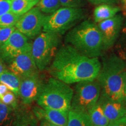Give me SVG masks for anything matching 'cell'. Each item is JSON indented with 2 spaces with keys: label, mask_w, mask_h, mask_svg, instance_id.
<instances>
[{
  "label": "cell",
  "mask_w": 126,
  "mask_h": 126,
  "mask_svg": "<svg viewBox=\"0 0 126 126\" xmlns=\"http://www.w3.org/2000/svg\"><path fill=\"white\" fill-rule=\"evenodd\" d=\"M101 68L98 57L91 58L65 44L58 49L50 67L54 78L67 84L97 78Z\"/></svg>",
  "instance_id": "1"
},
{
  "label": "cell",
  "mask_w": 126,
  "mask_h": 126,
  "mask_svg": "<svg viewBox=\"0 0 126 126\" xmlns=\"http://www.w3.org/2000/svg\"><path fill=\"white\" fill-rule=\"evenodd\" d=\"M96 79L100 94L126 105V61L114 53L103 57Z\"/></svg>",
  "instance_id": "2"
},
{
  "label": "cell",
  "mask_w": 126,
  "mask_h": 126,
  "mask_svg": "<svg viewBox=\"0 0 126 126\" xmlns=\"http://www.w3.org/2000/svg\"><path fill=\"white\" fill-rule=\"evenodd\" d=\"M65 42L91 58L98 57L104 51L102 35L97 25L88 20H83L68 32Z\"/></svg>",
  "instance_id": "3"
},
{
  "label": "cell",
  "mask_w": 126,
  "mask_h": 126,
  "mask_svg": "<svg viewBox=\"0 0 126 126\" xmlns=\"http://www.w3.org/2000/svg\"><path fill=\"white\" fill-rule=\"evenodd\" d=\"M73 94V89L69 84L52 77L43 83L36 101L42 108L68 111Z\"/></svg>",
  "instance_id": "4"
},
{
  "label": "cell",
  "mask_w": 126,
  "mask_h": 126,
  "mask_svg": "<svg viewBox=\"0 0 126 126\" xmlns=\"http://www.w3.org/2000/svg\"><path fill=\"white\" fill-rule=\"evenodd\" d=\"M60 42V34L51 32H43L36 37L32 43L31 53L39 71L44 70L51 64Z\"/></svg>",
  "instance_id": "5"
},
{
  "label": "cell",
  "mask_w": 126,
  "mask_h": 126,
  "mask_svg": "<svg viewBox=\"0 0 126 126\" xmlns=\"http://www.w3.org/2000/svg\"><path fill=\"white\" fill-rule=\"evenodd\" d=\"M85 16L82 8L61 7L54 13L46 16L43 32L62 34L75 26Z\"/></svg>",
  "instance_id": "6"
},
{
  "label": "cell",
  "mask_w": 126,
  "mask_h": 126,
  "mask_svg": "<svg viewBox=\"0 0 126 126\" xmlns=\"http://www.w3.org/2000/svg\"><path fill=\"white\" fill-rule=\"evenodd\" d=\"M101 88L97 79L77 83L70 109L88 110L97 103Z\"/></svg>",
  "instance_id": "7"
},
{
  "label": "cell",
  "mask_w": 126,
  "mask_h": 126,
  "mask_svg": "<svg viewBox=\"0 0 126 126\" xmlns=\"http://www.w3.org/2000/svg\"><path fill=\"white\" fill-rule=\"evenodd\" d=\"M46 16L38 7H33L20 16L15 26L28 38L33 39L43 30Z\"/></svg>",
  "instance_id": "8"
},
{
  "label": "cell",
  "mask_w": 126,
  "mask_h": 126,
  "mask_svg": "<svg viewBox=\"0 0 126 126\" xmlns=\"http://www.w3.org/2000/svg\"><path fill=\"white\" fill-rule=\"evenodd\" d=\"M31 50L29 38L16 29L7 42L0 46V58L7 64L18 55Z\"/></svg>",
  "instance_id": "9"
},
{
  "label": "cell",
  "mask_w": 126,
  "mask_h": 126,
  "mask_svg": "<svg viewBox=\"0 0 126 126\" xmlns=\"http://www.w3.org/2000/svg\"><path fill=\"white\" fill-rule=\"evenodd\" d=\"M123 22V16L117 14L112 18L96 23L102 35L104 51L109 49L116 43Z\"/></svg>",
  "instance_id": "10"
},
{
  "label": "cell",
  "mask_w": 126,
  "mask_h": 126,
  "mask_svg": "<svg viewBox=\"0 0 126 126\" xmlns=\"http://www.w3.org/2000/svg\"><path fill=\"white\" fill-rule=\"evenodd\" d=\"M7 64L9 70L21 79L39 74V70L36 65L31 51L18 55Z\"/></svg>",
  "instance_id": "11"
},
{
  "label": "cell",
  "mask_w": 126,
  "mask_h": 126,
  "mask_svg": "<svg viewBox=\"0 0 126 126\" xmlns=\"http://www.w3.org/2000/svg\"><path fill=\"white\" fill-rule=\"evenodd\" d=\"M43 83L39 74L21 79L19 96L25 105H30L37 100Z\"/></svg>",
  "instance_id": "12"
},
{
  "label": "cell",
  "mask_w": 126,
  "mask_h": 126,
  "mask_svg": "<svg viewBox=\"0 0 126 126\" xmlns=\"http://www.w3.org/2000/svg\"><path fill=\"white\" fill-rule=\"evenodd\" d=\"M97 103L110 122L126 118V105L100 94Z\"/></svg>",
  "instance_id": "13"
},
{
  "label": "cell",
  "mask_w": 126,
  "mask_h": 126,
  "mask_svg": "<svg viewBox=\"0 0 126 126\" xmlns=\"http://www.w3.org/2000/svg\"><path fill=\"white\" fill-rule=\"evenodd\" d=\"M34 113L38 119H45L59 126H67L68 111L35 107Z\"/></svg>",
  "instance_id": "14"
},
{
  "label": "cell",
  "mask_w": 126,
  "mask_h": 126,
  "mask_svg": "<svg viewBox=\"0 0 126 126\" xmlns=\"http://www.w3.org/2000/svg\"><path fill=\"white\" fill-rule=\"evenodd\" d=\"M120 10V8L111 4L98 5L94 8L93 14L94 22L97 23L112 18Z\"/></svg>",
  "instance_id": "15"
},
{
  "label": "cell",
  "mask_w": 126,
  "mask_h": 126,
  "mask_svg": "<svg viewBox=\"0 0 126 126\" xmlns=\"http://www.w3.org/2000/svg\"><path fill=\"white\" fill-rule=\"evenodd\" d=\"M67 126H94L88 112L82 110L70 109L68 114Z\"/></svg>",
  "instance_id": "16"
},
{
  "label": "cell",
  "mask_w": 126,
  "mask_h": 126,
  "mask_svg": "<svg viewBox=\"0 0 126 126\" xmlns=\"http://www.w3.org/2000/svg\"><path fill=\"white\" fill-rule=\"evenodd\" d=\"M20 82L21 79L8 68L0 74V82L7 86L9 90L16 96H19Z\"/></svg>",
  "instance_id": "17"
},
{
  "label": "cell",
  "mask_w": 126,
  "mask_h": 126,
  "mask_svg": "<svg viewBox=\"0 0 126 126\" xmlns=\"http://www.w3.org/2000/svg\"><path fill=\"white\" fill-rule=\"evenodd\" d=\"M15 110L0 100V126H14L16 120Z\"/></svg>",
  "instance_id": "18"
},
{
  "label": "cell",
  "mask_w": 126,
  "mask_h": 126,
  "mask_svg": "<svg viewBox=\"0 0 126 126\" xmlns=\"http://www.w3.org/2000/svg\"><path fill=\"white\" fill-rule=\"evenodd\" d=\"M88 113L94 126H108L109 124V120L107 119L98 103L88 110Z\"/></svg>",
  "instance_id": "19"
},
{
  "label": "cell",
  "mask_w": 126,
  "mask_h": 126,
  "mask_svg": "<svg viewBox=\"0 0 126 126\" xmlns=\"http://www.w3.org/2000/svg\"><path fill=\"white\" fill-rule=\"evenodd\" d=\"M39 0H11V11L22 15L36 5Z\"/></svg>",
  "instance_id": "20"
},
{
  "label": "cell",
  "mask_w": 126,
  "mask_h": 126,
  "mask_svg": "<svg viewBox=\"0 0 126 126\" xmlns=\"http://www.w3.org/2000/svg\"><path fill=\"white\" fill-rule=\"evenodd\" d=\"M115 44L117 55L126 61V20L123 22L119 37Z\"/></svg>",
  "instance_id": "21"
},
{
  "label": "cell",
  "mask_w": 126,
  "mask_h": 126,
  "mask_svg": "<svg viewBox=\"0 0 126 126\" xmlns=\"http://www.w3.org/2000/svg\"><path fill=\"white\" fill-rule=\"evenodd\" d=\"M43 13L51 14L61 7L60 0H39L36 4Z\"/></svg>",
  "instance_id": "22"
},
{
  "label": "cell",
  "mask_w": 126,
  "mask_h": 126,
  "mask_svg": "<svg viewBox=\"0 0 126 126\" xmlns=\"http://www.w3.org/2000/svg\"><path fill=\"white\" fill-rule=\"evenodd\" d=\"M21 16L11 11L4 14L0 16V28L15 26Z\"/></svg>",
  "instance_id": "23"
},
{
  "label": "cell",
  "mask_w": 126,
  "mask_h": 126,
  "mask_svg": "<svg viewBox=\"0 0 126 126\" xmlns=\"http://www.w3.org/2000/svg\"><path fill=\"white\" fill-rule=\"evenodd\" d=\"M16 97V96L13 92L8 91L0 98V100L5 105L11 107L14 109H16L18 106Z\"/></svg>",
  "instance_id": "24"
},
{
  "label": "cell",
  "mask_w": 126,
  "mask_h": 126,
  "mask_svg": "<svg viewBox=\"0 0 126 126\" xmlns=\"http://www.w3.org/2000/svg\"><path fill=\"white\" fill-rule=\"evenodd\" d=\"M15 29V26L0 28V46L7 42Z\"/></svg>",
  "instance_id": "25"
},
{
  "label": "cell",
  "mask_w": 126,
  "mask_h": 126,
  "mask_svg": "<svg viewBox=\"0 0 126 126\" xmlns=\"http://www.w3.org/2000/svg\"><path fill=\"white\" fill-rule=\"evenodd\" d=\"M86 0H60L61 7L71 8H83Z\"/></svg>",
  "instance_id": "26"
},
{
  "label": "cell",
  "mask_w": 126,
  "mask_h": 126,
  "mask_svg": "<svg viewBox=\"0 0 126 126\" xmlns=\"http://www.w3.org/2000/svg\"><path fill=\"white\" fill-rule=\"evenodd\" d=\"M11 0H0V16L11 11Z\"/></svg>",
  "instance_id": "27"
},
{
  "label": "cell",
  "mask_w": 126,
  "mask_h": 126,
  "mask_svg": "<svg viewBox=\"0 0 126 126\" xmlns=\"http://www.w3.org/2000/svg\"><path fill=\"white\" fill-rule=\"evenodd\" d=\"M14 126H37L33 120H28L25 119H19L16 117V120Z\"/></svg>",
  "instance_id": "28"
},
{
  "label": "cell",
  "mask_w": 126,
  "mask_h": 126,
  "mask_svg": "<svg viewBox=\"0 0 126 126\" xmlns=\"http://www.w3.org/2000/svg\"><path fill=\"white\" fill-rule=\"evenodd\" d=\"M89 2L94 5L100 4H115L117 2L118 0H88Z\"/></svg>",
  "instance_id": "29"
},
{
  "label": "cell",
  "mask_w": 126,
  "mask_h": 126,
  "mask_svg": "<svg viewBox=\"0 0 126 126\" xmlns=\"http://www.w3.org/2000/svg\"><path fill=\"white\" fill-rule=\"evenodd\" d=\"M108 126H126V118L110 122Z\"/></svg>",
  "instance_id": "30"
},
{
  "label": "cell",
  "mask_w": 126,
  "mask_h": 126,
  "mask_svg": "<svg viewBox=\"0 0 126 126\" xmlns=\"http://www.w3.org/2000/svg\"><path fill=\"white\" fill-rule=\"evenodd\" d=\"M9 90L8 89V88H7V86L0 82V98H1L4 94H5Z\"/></svg>",
  "instance_id": "31"
},
{
  "label": "cell",
  "mask_w": 126,
  "mask_h": 126,
  "mask_svg": "<svg viewBox=\"0 0 126 126\" xmlns=\"http://www.w3.org/2000/svg\"><path fill=\"white\" fill-rule=\"evenodd\" d=\"M40 126H57L56 124L51 123L48 122V121L46 120L45 119H42L41 120Z\"/></svg>",
  "instance_id": "32"
},
{
  "label": "cell",
  "mask_w": 126,
  "mask_h": 126,
  "mask_svg": "<svg viewBox=\"0 0 126 126\" xmlns=\"http://www.w3.org/2000/svg\"><path fill=\"white\" fill-rule=\"evenodd\" d=\"M7 68L6 67L4 62L1 60V58H0V74H2L5 70H7Z\"/></svg>",
  "instance_id": "33"
},
{
  "label": "cell",
  "mask_w": 126,
  "mask_h": 126,
  "mask_svg": "<svg viewBox=\"0 0 126 126\" xmlns=\"http://www.w3.org/2000/svg\"><path fill=\"white\" fill-rule=\"evenodd\" d=\"M121 1H122L123 8L126 13V0H121Z\"/></svg>",
  "instance_id": "34"
}]
</instances>
